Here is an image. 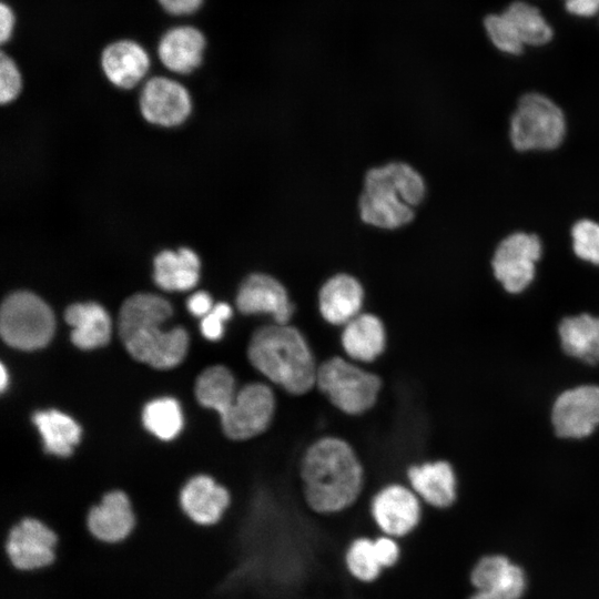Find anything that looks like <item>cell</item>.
I'll return each mask as SVG.
<instances>
[{
  "label": "cell",
  "mask_w": 599,
  "mask_h": 599,
  "mask_svg": "<svg viewBox=\"0 0 599 599\" xmlns=\"http://www.w3.org/2000/svg\"><path fill=\"white\" fill-rule=\"evenodd\" d=\"M346 572L361 583H374L384 573L377 558L374 538L361 536L353 539L343 556Z\"/></svg>",
  "instance_id": "cell-28"
},
{
  "label": "cell",
  "mask_w": 599,
  "mask_h": 599,
  "mask_svg": "<svg viewBox=\"0 0 599 599\" xmlns=\"http://www.w3.org/2000/svg\"><path fill=\"white\" fill-rule=\"evenodd\" d=\"M205 47V37L197 28L176 26L161 37L156 51L169 71L187 74L202 63Z\"/></svg>",
  "instance_id": "cell-18"
},
{
  "label": "cell",
  "mask_w": 599,
  "mask_h": 599,
  "mask_svg": "<svg viewBox=\"0 0 599 599\" xmlns=\"http://www.w3.org/2000/svg\"><path fill=\"white\" fill-rule=\"evenodd\" d=\"M173 314L171 304L156 294L138 293L126 298L119 313V334L128 353L158 369L179 365L186 355L189 335L183 327L162 325Z\"/></svg>",
  "instance_id": "cell-1"
},
{
  "label": "cell",
  "mask_w": 599,
  "mask_h": 599,
  "mask_svg": "<svg viewBox=\"0 0 599 599\" xmlns=\"http://www.w3.org/2000/svg\"><path fill=\"white\" fill-rule=\"evenodd\" d=\"M542 255L544 243L538 234L522 230L510 232L493 251V277L506 293L521 294L535 282Z\"/></svg>",
  "instance_id": "cell-8"
},
{
  "label": "cell",
  "mask_w": 599,
  "mask_h": 599,
  "mask_svg": "<svg viewBox=\"0 0 599 599\" xmlns=\"http://www.w3.org/2000/svg\"><path fill=\"white\" fill-rule=\"evenodd\" d=\"M569 128L566 110L552 97L529 90L518 97L506 132L517 152H550L564 144Z\"/></svg>",
  "instance_id": "cell-5"
},
{
  "label": "cell",
  "mask_w": 599,
  "mask_h": 599,
  "mask_svg": "<svg viewBox=\"0 0 599 599\" xmlns=\"http://www.w3.org/2000/svg\"><path fill=\"white\" fill-rule=\"evenodd\" d=\"M143 118L153 124L175 126L191 113L192 100L187 89L167 77H152L142 87L139 99Z\"/></svg>",
  "instance_id": "cell-12"
},
{
  "label": "cell",
  "mask_w": 599,
  "mask_h": 599,
  "mask_svg": "<svg viewBox=\"0 0 599 599\" xmlns=\"http://www.w3.org/2000/svg\"><path fill=\"white\" fill-rule=\"evenodd\" d=\"M237 394L235 379L224 366L206 368L197 377L195 395L200 404L214 409L222 416Z\"/></svg>",
  "instance_id": "cell-27"
},
{
  "label": "cell",
  "mask_w": 599,
  "mask_h": 599,
  "mask_svg": "<svg viewBox=\"0 0 599 599\" xmlns=\"http://www.w3.org/2000/svg\"><path fill=\"white\" fill-rule=\"evenodd\" d=\"M187 518L197 526L219 524L230 505L227 490L211 477L195 476L184 486L180 497Z\"/></svg>",
  "instance_id": "cell-17"
},
{
  "label": "cell",
  "mask_w": 599,
  "mask_h": 599,
  "mask_svg": "<svg viewBox=\"0 0 599 599\" xmlns=\"http://www.w3.org/2000/svg\"><path fill=\"white\" fill-rule=\"evenodd\" d=\"M341 341L344 352L351 359L368 363L384 352L386 333L377 316L358 314L345 324Z\"/></svg>",
  "instance_id": "cell-23"
},
{
  "label": "cell",
  "mask_w": 599,
  "mask_h": 599,
  "mask_svg": "<svg viewBox=\"0 0 599 599\" xmlns=\"http://www.w3.org/2000/svg\"><path fill=\"white\" fill-rule=\"evenodd\" d=\"M555 434L564 439H582L599 427V385L582 384L560 393L551 407Z\"/></svg>",
  "instance_id": "cell-11"
},
{
  "label": "cell",
  "mask_w": 599,
  "mask_h": 599,
  "mask_svg": "<svg viewBox=\"0 0 599 599\" xmlns=\"http://www.w3.org/2000/svg\"><path fill=\"white\" fill-rule=\"evenodd\" d=\"M187 309L194 316H205L214 306L211 296L203 291L192 294L187 302Z\"/></svg>",
  "instance_id": "cell-39"
},
{
  "label": "cell",
  "mask_w": 599,
  "mask_h": 599,
  "mask_svg": "<svg viewBox=\"0 0 599 599\" xmlns=\"http://www.w3.org/2000/svg\"><path fill=\"white\" fill-rule=\"evenodd\" d=\"M565 11L580 20H593L599 17V0H561Z\"/></svg>",
  "instance_id": "cell-37"
},
{
  "label": "cell",
  "mask_w": 599,
  "mask_h": 599,
  "mask_svg": "<svg viewBox=\"0 0 599 599\" xmlns=\"http://www.w3.org/2000/svg\"><path fill=\"white\" fill-rule=\"evenodd\" d=\"M0 333L6 344L13 348H42L54 333L53 313L35 294L14 292L7 296L1 305Z\"/></svg>",
  "instance_id": "cell-6"
},
{
  "label": "cell",
  "mask_w": 599,
  "mask_h": 599,
  "mask_svg": "<svg viewBox=\"0 0 599 599\" xmlns=\"http://www.w3.org/2000/svg\"><path fill=\"white\" fill-rule=\"evenodd\" d=\"M483 27L489 43L500 54L518 58L527 51L502 11L486 14L483 19Z\"/></svg>",
  "instance_id": "cell-30"
},
{
  "label": "cell",
  "mask_w": 599,
  "mask_h": 599,
  "mask_svg": "<svg viewBox=\"0 0 599 599\" xmlns=\"http://www.w3.org/2000/svg\"><path fill=\"white\" fill-rule=\"evenodd\" d=\"M251 364L287 393L303 395L316 384L317 366L304 336L288 324L257 329L248 344Z\"/></svg>",
  "instance_id": "cell-3"
},
{
  "label": "cell",
  "mask_w": 599,
  "mask_h": 599,
  "mask_svg": "<svg viewBox=\"0 0 599 599\" xmlns=\"http://www.w3.org/2000/svg\"><path fill=\"white\" fill-rule=\"evenodd\" d=\"M232 307L224 302L215 304L212 309L202 317L201 332L210 341H217L223 336L224 322L232 316Z\"/></svg>",
  "instance_id": "cell-34"
},
{
  "label": "cell",
  "mask_w": 599,
  "mask_h": 599,
  "mask_svg": "<svg viewBox=\"0 0 599 599\" xmlns=\"http://www.w3.org/2000/svg\"><path fill=\"white\" fill-rule=\"evenodd\" d=\"M236 306L245 315L271 314L277 324H287L294 312L284 286L274 277L261 273L252 274L242 282Z\"/></svg>",
  "instance_id": "cell-14"
},
{
  "label": "cell",
  "mask_w": 599,
  "mask_h": 599,
  "mask_svg": "<svg viewBox=\"0 0 599 599\" xmlns=\"http://www.w3.org/2000/svg\"><path fill=\"white\" fill-rule=\"evenodd\" d=\"M22 89L21 72L14 60L1 52L0 55V102L7 104L18 98Z\"/></svg>",
  "instance_id": "cell-33"
},
{
  "label": "cell",
  "mask_w": 599,
  "mask_h": 599,
  "mask_svg": "<svg viewBox=\"0 0 599 599\" xmlns=\"http://www.w3.org/2000/svg\"><path fill=\"white\" fill-rule=\"evenodd\" d=\"M527 579L525 571L518 565L511 564L501 587L509 599H520L526 590Z\"/></svg>",
  "instance_id": "cell-36"
},
{
  "label": "cell",
  "mask_w": 599,
  "mask_h": 599,
  "mask_svg": "<svg viewBox=\"0 0 599 599\" xmlns=\"http://www.w3.org/2000/svg\"><path fill=\"white\" fill-rule=\"evenodd\" d=\"M562 351L582 363H599V315L587 312L565 316L558 325Z\"/></svg>",
  "instance_id": "cell-21"
},
{
  "label": "cell",
  "mask_w": 599,
  "mask_h": 599,
  "mask_svg": "<svg viewBox=\"0 0 599 599\" xmlns=\"http://www.w3.org/2000/svg\"><path fill=\"white\" fill-rule=\"evenodd\" d=\"M164 11L172 16H187L197 11L203 0H158Z\"/></svg>",
  "instance_id": "cell-38"
},
{
  "label": "cell",
  "mask_w": 599,
  "mask_h": 599,
  "mask_svg": "<svg viewBox=\"0 0 599 599\" xmlns=\"http://www.w3.org/2000/svg\"><path fill=\"white\" fill-rule=\"evenodd\" d=\"M468 599H509L500 589L476 590Z\"/></svg>",
  "instance_id": "cell-41"
},
{
  "label": "cell",
  "mask_w": 599,
  "mask_h": 599,
  "mask_svg": "<svg viewBox=\"0 0 599 599\" xmlns=\"http://www.w3.org/2000/svg\"><path fill=\"white\" fill-rule=\"evenodd\" d=\"M150 57L138 42L121 39L108 44L101 53V69L105 78L120 89L138 85L150 70Z\"/></svg>",
  "instance_id": "cell-16"
},
{
  "label": "cell",
  "mask_w": 599,
  "mask_h": 599,
  "mask_svg": "<svg viewBox=\"0 0 599 599\" xmlns=\"http://www.w3.org/2000/svg\"><path fill=\"white\" fill-rule=\"evenodd\" d=\"M315 385L336 408L358 415L374 406L382 382L342 357H332L317 367Z\"/></svg>",
  "instance_id": "cell-7"
},
{
  "label": "cell",
  "mask_w": 599,
  "mask_h": 599,
  "mask_svg": "<svg viewBox=\"0 0 599 599\" xmlns=\"http://www.w3.org/2000/svg\"><path fill=\"white\" fill-rule=\"evenodd\" d=\"M511 561L502 555L480 558L470 571V582L476 590L499 589Z\"/></svg>",
  "instance_id": "cell-32"
},
{
  "label": "cell",
  "mask_w": 599,
  "mask_h": 599,
  "mask_svg": "<svg viewBox=\"0 0 599 599\" xmlns=\"http://www.w3.org/2000/svg\"><path fill=\"white\" fill-rule=\"evenodd\" d=\"M144 427L162 440H171L183 427L179 403L170 397L156 398L145 405L142 413Z\"/></svg>",
  "instance_id": "cell-29"
},
{
  "label": "cell",
  "mask_w": 599,
  "mask_h": 599,
  "mask_svg": "<svg viewBox=\"0 0 599 599\" xmlns=\"http://www.w3.org/2000/svg\"><path fill=\"white\" fill-rule=\"evenodd\" d=\"M275 409L272 389L262 383L245 385L221 416L225 435L234 440H245L263 433L270 425Z\"/></svg>",
  "instance_id": "cell-10"
},
{
  "label": "cell",
  "mask_w": 599,
  "mask_h": 599,
  "mask_svg": "<svg viewBox=\"0 0 599 599\" xmlns=\"http://www.w3.org/2000/svg\"><path fill=\"white\" fill-rule=\"evenodd\" d=\"M573 255L583 263L599 267V221L590 217L576 220L569 231Z\"/></svg>",
  "instance_id": "cell-31"
},
{
  "label": "cell",
  "mask_w": 599,
  "mask_h": 599,
  "mask_svg": "<svg viewBox=\"0 0 599 599\" xmlns=\"http://www.w3.org/2000/svg\"><path fill=\"white\" fill-rule=\"evenodd\" d=\"M374 546L384 570L393 569L399 564L403 551L396 538L383 534L374 538Z\"/></svg>",
  "instance_id": "cell-35"
},
{
  "label": "cell",
  "mask_w": 599,
  "mask_h": 599,
  "mask_svg": "<svg viewBox=\"0 0 599 599\" xmlns=\"http://www.w3.org/2000/svg\"><path fill=\"white\" fill-rule=\"evenodd\" d=\"M64 318L72 327V343L81 349H94L110 341L111 318L104 307L98 303L71 304L65 309Z\"/></svg>",
  "instance_id": "cell-22"
},
{
  "label": "cell",
  "mask_w": 599,
  "mask_h": 599,
  "mask_svg": "<svg viewBox=\"0 0 599 599\" xmlns=\"http://www.w3.org/2000/svg\"><path fill=\"white\" fill-rule=\"evenodd\" d=\"M0 386H1V389L2 392L6 389L7 385H8V380H9V375L7 373V369L4 367V365L2 364L1 365V373H0Z\"/></svg>",
  "instance_id": "cell-42"
},
{
  "label": "cell",
  "mask_w": 599,
  "mask_h": 599,
  "mask_svg": "<svg viewBox=\"0 0 599 599\" xmlns=\"http://www.w3.org/2000/svg\"><path fill=\"white\" fill-rule=\"evenodd\" d=\"M153 278L164 291H187L195 286L200 276V260L187 247L176 252L162 251L153 262Z\"/></svg>",
  "instance_id": "cell-24"
},
{
  "label": "cell",
  "mask_w": 599,
  "mask_h": 599,
  "mask_svg": "<svg viewBox=\"0 0 599 599\" xmlns=\"http://www.w3.org/2000/svg\"><path fill=\"white\" fill-rule=\"evenodd\" d=\"M32 420L37 426L47 453L67 457L81 438V427L67 414L57 409L37 412Z\"/></svg>",
  "instance_id": "cell-26"
},
{
  "label": "cell",
  "mask_w": 599,
  "mask_h": 599,
  "mask_svg": "<svg viewBox=\"0 0 599 599\" xmlns=\"http://www.w3.org/2000/svg\"><path fill=\"white\" fill-rule=\"evenodd\" d=\"M85 524L95 539L118 544L132 534L136 519L126 495L122 491H112L89 510Z\"/></svg>",
  "instance_id": "cell-15"
},
{
  "label": "cell",
  "mask_w": 599,
  "mask_h": 599,
  "mask_svg": "<svg viewBox=\"0 0 599 599\" xmlns=\"http://www.w3.org/2000/svg\"><path fill=\"white\" fill-rule=\"evenodd\" d=\"M408 479L416 495L436 508H447L456 499V476L451 465L445 460L414 465L408 469Z\"/></svg>",
  "instance_id": "cell-20"
},
{
  "label": "cell",
  "mask_w": 599,
  "mask_h": 599,
  "mask_svg": "<svg viewBox=\"0 0 599 599\" xmlns=\"http://www.w3.org/2000/svg\"><path fill=\"white\" fill-rule=\"evenodd\" d=\"M370 510L378 529L396 539L412 534L422 516L415 491L402 485H389L380 489L372 501Z\"/></svg>",
  "instance_id": "cell-13"
},
{
  "label": "cell",
  "mask_w": 599,
  "mask_h": 599,
  "mask_svg": "<svg viewBox=\"0 0 599 599\" xmlns=\"http://www.w3.org/2000/svg\"><path fill=\"white\" fill-rule=\"evenodd\" d=\"M301 475L308 507L318 514H335L349 507L363 486V468L345 440L324 437L304 454Z\"/></svg>",
  "instance_id": "cell-2"
},
{
  "label": "cell",
  "mask_w": 599,
  "mask_h": 599,
  "mask_svg": "<svg viewBox=\"0 0 599 599\" xmlns=\"http://www.w3.org/2000/svg\"><path fill=\"white\" fill-rule=\"evenodd\" d=\"M16 26V16L12 8L1 2L0 4V41L2 44L7 43L13 33Z\"/></svg>",
  "instance_id": "cell-40"
},
{
  "label": "cell",
  "mask_w": 599,
  "mask_h": 599,
  "mask_svg": "<svg viewBox=\"0 0 599 599\" xmlns=\"http://www.w3.org/2000/svg\"><path fill=\"white\" fill-rule=\"evenodd\" d=\"M423 176L410 165L393 162L370 169L359 197L361 219L380 229H397L412 222L414 207L425 197Z\"/></svg>",
  "instance_id": "cell-4"
},
{
  "label": "cell",
  "mask_w": 599,
  "mask_h": 599,
  "mask_svg": "<svg viewBox=\"0 0 599 599\" xmlns=\"http://www.w3.org/2000/svg\"><path fill=\"white\" fill-rule=\"evenodd\" d=\"M363 300L361 283L348 274H337L326 281L319 291V311L326 322L345 325L359 314Z\"/></svg>",
  "instance_id": "cell-19"
},
{
  "label": "cell",
  "mask_w": 599,
  "mask_h": 599,
  "mask_svg": "<svg viewBox=\"0 0 599 599\" xmlns=\"http://www.w3.org/2000/svg\"><path fill=\"white\" fill-rule=\"evenodd\" d=\"M531 1H536V0H531Z\"/></svg>",
  "instance_id": "cell-43"
},
{
  "label": "cell",
  "mask_w": 599,
  "mask_h": 599,
  "mask_svg": "<svg viewBox=\"0 0 599 599\" xmlns=\"http://www.w3.org/2000/svg\"><path fill=\"white\" fill-rule=\"evenodd\" d=\"M501 11L527 49L544 48L552 42L555 29L535 1L511 0Z\"/></svg>",
  "instance_id": "cell-25"
},
{
  "label": "cell",
  "mask_w": 599,
  "mask_h": 599,
  "mask_svg": "<svg viewBox=\"0 0 599 599\" xmlns=\"http://www.w3.org/2000/svg\"><path fill=\"white\" fill-rule=\"evenodd\" d=\"M58 541V534L45 521L23 517L9 529L4 550L16 569L32 571L54 561Z\"/></svg>",
  "instance_id": "cell-9"
}]
</instances>
